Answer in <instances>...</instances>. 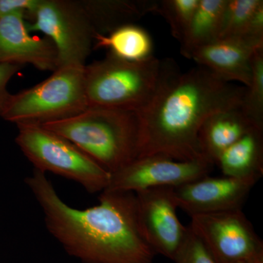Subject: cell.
<instances>
[{
    "mask_svg": "<svg viewBox=\"0 0 263 263\" xmlns=\"http://www.w3.org/2000/svg\"><path fill=\"white\" fill-rule=\"evenodd\" d=\"M26 184L44 213L49 233L83 263H152L155 252L142 233L136 193L104 191L81 210L62 201L46 174L34 170Z\"/></svg>",
    "mask_w": 263,
    "mask_h": 263,
    "instance_id": "obj_1",
    "label": "cell"
},
{
    "mask_svg": "<svg viewBox=\"0 0 263 263\" xmlns=\"http://www.w3.org/2000/svg\"><path fill=\"white\" fill-rule=\"evenodd\" d=\"M245 91V86L202 66L182 73L171 60L155 98L137 112L138 158L160 155L179 161L206 160L199 143L202 124L216 112L240 108Z\"/></svg>",
    "mask_w": 263,
    "mask_h": 263,
    "instance_id": "obj_2",
    "label": "cell"
},
{
    "mask_svg": "<svg viewBox=\"0 0 263 263\" xmlns=\"http://www.w3.org/2000/svg\"><path fill=\"white\" fill-rule=\"evenodd\" d=\"M41 126L72 142L111 174L138 157L136 112L88 107L74 117Z\"/></svg>",
    "mask_w": 263,
    "mask_h": 263,
    "instance_id": "obj_3",
    "label": "cell"
},
{
    "mask_svg": "<svg viewBox=\"0 0 263 263\" xmlns=\"http://www.w3.org/2000/svg\"><path fill=\"white\" fill-rule=\"evenodd\" d=\"M171 60L161 61L153 56L132 62L109 53L103 60L85 66L88 106L141 111L155 98Z\"/></svg>",
    "mask_w": 263,
    "mask_h": 263,
    "instance_id": "obj_4",
    "label": "cell"
},
{
    "mask_svg": "<svg viewBox=\"0 0 263 263\" xmlns=\"http://www.w3.org/2000/svg\"><path fill=\"white\" fill-rule=\"evenodd\" d=\"M84 67H59L43 82L10 94L0 109V117L16 125H43L81 113L89 107L85 92Z\"/></svg>",
    "mask_w": 263,
    "mask_h": 263,
    "instance_id": "obj_5",
    "label": "cell"
},
{
    "mask_svg": "<svg viewBox=\"0 0 263 263\" xmlns=\"http://www.w3.org/2000/svg\"><path fill=\"white\" fill-rule=\"evenodd\" d=\"M17 145L41 172L72 180L89 193L105 191L111 174L65 138L37 124H18Z\"/></svg>",
    "mask_w": 263,
    "mask_h": 263,
    "instance_id": "obj_6",
    "label": "cell"
},
{
    "mask_svg": "<svg viewBox=\"0 0 263 263\" xmlns=\"http://www.w3.org/2000/svg\"><path fill=\"white\" fill-rule=\"evenodd\" d=\"M29 21V32H42L53 42L59 67L86 66L95 32L81 1L41 0Z\"/></svg>",
    "mask_w": 263,
    "mask_h": 263,
    "instance_id": "obj_7",
    "label": "cell"
},
{
    "mask_svg": "<svg viewBox=\"0 0 263 263\" xmlns=\"http://www.w3.org/2000/svg\"><path fill=\"white\" fill-rule=\"evenodd\" d=\"M190 228L217 263H263V241L242 210L190 216Z\"/></svg>",
    "mask_w": 263,
    "mask_h": 263,
    "instance_id": "obj_8",
    "label": "cell"
},
{
    "mask_svg": "<svg viewBox=\"0 0 263 263\" xmlns=\"http://www.w3.org/2000/svg\"><path fill=\"white\" fill-rule=\"evenodd\" d=\"M213 165L206 160L179 161L164 155L147 156L111 174L105 191L136 193L149 189L176 187L209 176Z\"/></svg>",
    "mask_w": 263,
    "mask_h": 263,
    "instance_id": "obj_9",
    "label": "cell"
},
{
    "mask_svg": "<svg viewBox=\"0 0 263 263\" xmlns=\"http://www.w3.org/2000/svg\"><path fill=\"white\" fill-rule=\"evenodd\" d=\"M174 187L149 189L136 193L142 233L156 254L174 260L186 238L188 227L176 214Z\"/></svg>",
    "mask_w": 263,
    "mask_h": 263,
    "instance_id": "obj_10",
    "label": "cell"
},
{
    "mask_svg": "<svg viewBox=\"0 0 263 263\" xmlns=\"http://www.w3.org/2000/svg\"><path fill=\"white\" fill-rule=\"evenodd\" d=\"M259 180L207 176L173 188L178 208L190 216L242 210Z\"/></svg>",
    "mask_w": 263,
    "mask_h": 263,
    "instance_id": "obj_11",
    "label": "cell"
},
{
    "mask_svg": "<svg viewBox=\"0 0 263 263\" xmlns=\"http://www.w3.org/2000/svg\"><path fill=\"white\" fill-rule=\"evenodd\" d=\"M0 63L29 64L41 70L59 67L57 48L49 38L33 37L23 13L0 18Z\"/></svg>",
    "mask_w": 263,
    "mask_h": 263,
    "instance_id": "obj_12",
    "label": "cell"
},
{
    "mask_svg": "<svg viewBox=\"0 0 263 263\" xmlns=\"http://www.w3.org/2000/svg\"><path fill=\"white\" fill-rule=\"evenodd\" d=\"M260 48H263V39L220 38L197 49L191 59L223 80L248 87L252 80V59Z\"/></svg>",
    "mask_w": 263,
    "mask_h": 263,
    "instance_id": "obj_13",
    "label": "cell"
},
{
    "mask_svg": "<svg viewBox=\"0 0 263 263\" xmlns=\"http://www.w3.org/2000/svg\"><path fill=\"white\" fill-rule=\"evenodd\" d=\"M254 128L240 108L216 112L208 118L199 132L202 156L216 164L223 152Z\"/></svg>",
    "mask_w": 263,
    "mask_h": 263,
    "instance_id": "obj_14",
    "label": "cell"
},
{
    "mask_svg": "<svg viewBox=\"0 0 263 263\" xmlns=\"http://www.w3.org/2000/svg\"><path fill=\"white\" fill-rule=\"evenodd\" d=\"M81 5L95 34H106L154 13L156 1L82 0Z\"/></svg>",
    "mask_w": 263,
    "mask_h": 263,
    "instance_id": "obj_15",
    "label": "cell"
},
{
    "mask_svg": "<svg viewBox=\"0 0 263 263\" xmlns=\"http://www.w3.org/2000/svg\"><path fill=\"white\" fill-rule=\"evenodd\" d=\"M224 176L259 180L263 175V129L254 128L219 156Z\"/></svg>",
    "mask_w": 263,
    "mask_h": 263,
    "instance_id": "obj_16",
    "label": "cell"
},
{
    "mask_svg": "<svg viewBox=\"0 0 263 263\" xmlns=\"http://www.w3.org/2000/svg\"><path fill=\"white\" fill-rule=\"evenodd\" d=\"M227 0H200L183 39L181 53L191 59L194 52L219 38Z\"/></svg>",
    "mask_w": 263,
    "mask_h": 263,
    "instance_id": "obj_17",
    "label": "cell"
},
{
    "mask_svg": "<svg viewBox=\"0 0 263 263\" xmlns=\"http://www.w3.org/2000/svg\"><path fill=\"white\" fill-rule=\"evenodd\" d=\"M97 48L110 50L109 53L122 60L141 62L153 57V43L149 34L136 24L123 26L110 34H95Z\"/></svg>",
    "mask_w": 263,
    "mask_h": 263,
    "instance_id": "obj_18",
    "label": "cell"
},
{
    "mask_svg": "<svg viewBox=\"0 0 263 263\" xmlns=\"http://www.w3.org/2000/svg\"><path fill=\"white\" fill-rule=\"evenodd\" d=\"M252 69V80L240 108L254 127L263 129V48L254 53Z\"/></svg>",
    "mask_w": 263,
    "mask_h": 263,
    "instance_id": "obj_19",
    "label": "cell"
},
{
    "mask_svg": "<svg viewBox=\"0 0 263 263\" xmlns=\"http://www.w3.org/2000/svg\"><path fill=\"white\" fill-rule=\"evenodd\" d=\"M262 0H227L219 38L245 37L251 19Z\"/></svg>",
    "mask_w": 263,
    "mask_h": 263,
    "instance_id": "obj_20",
    "label": "cell"
},
{
    "mask_svg": "<svg viewBox=\"0 0 263 263\" xmlns=\"http://www.w3.org/2000/svg\"><path fill=\"white\" fill-rule=\"evenodd\" d=\"M200 0L156 1L154 13L162 15L169 24L172 35L181 42Z\"/></svg>",
    "mask_w": 263,
    "mask_h": 263,
    "instance_id": "obj_21",
    "label": "cell"
},
{
    "mask_svg": "<svg viewBox=\"0 0 263 263\" xmlns=\"http://www.w3.org/2000/svg\"><path fill=\"white\" fill-rule=\"evenodd\" d=\"M186 238L175 256V263H217L190 226Z\"/></svg>",
    "mask_w": 263,
    "mask_h": 263,
    "instance_id": "obj_22",
    "label": "cell"
},
{
    "mask_svg": "<svg viewBox=\"0 0 263 263\" xmlns=\"http://www.w3.org/2000/svg\"><path fill=\"white\" fill-rule=\"evenodd\" d=\"M41 0H0V18L13 13H23L30 20Z\"/></svg>",
    "mask_w": 263,
    "mask_h": 263,
    "instance_id": "obj_23",
    "label": "cell"
},
{
    "mask_svg": "<svg viewBox=\"0 0 263 263\" xmlns=\"http://www.w3.org/2000/svg\"><path fill=\"white\" fill-rule=\"evenodd\" d=\"M21 67L14 64L0 63V109L10 95L7 89L8 82L18 72Z\"/></svg>",
    "mask_w": 263,
    "mask_h": 263,
    "instance_id": "obj_24",
    "label": "cell"
},
{
    "mask_svg": "<svg viewBox=\"0 0 263 263\" xmlns=\"http://www.w3.org/2000/svg\"><path fill=\"white\" fill-rule=\"evenodd\" d=\"M245 37L263 39V4L254 13Z\"/></svg>",
    "mask_w": 263,
    "mask_h": 263,
    "instance_id": "obj_25",
    "label": "cell"
}]
</instances>
